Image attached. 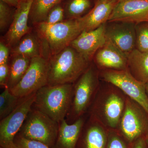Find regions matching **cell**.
<instances>
[{
	"label": "cell",
	"instance_id": "1",
	"mask_svg": "<svg viewBox=\"0 0 148 148\" xmlns=\"http://www.w3.org/2000/svg\"><path fill=\"white\" fill-rule=\"evenodd\" d=\"M106 83L103 86L100 85L87 114L95 118L107 129L117 130L127 96L116 86Z\"/></svg>",
	"mask_w": 148,
	"mask_h": 148
},
{
	"label": "cell",
	"instance_id": "2",
	"mask_svg": "<svg viewBox=\"0 0 148 148\" xmlns=\"http://www.w3.org/2000/svg\"><path fill=\"white\" fill-rule=\"evenodd\" d=\"M47 61L50 85L74 83L91 63L70 46L50 56Z\"/></svg>",
	"mask_w": 148,
	"mask_h": 148
},
{
	"label": "cell",
	"instance_id": "3",
	"mask_svg": "<svg viewBox=\"0 0 148 148\" xmlns=\"http://www.w3.org/2000/svg\"><path fill=\"white\" fill-rule=\"evenodd\" d=\"M96 67L91 63L73 84L71 104L65 119L69 124L86 115L94 101L101 85L99 71Z\"/></svg>",
	"mask_w": 148,
	"mask_h": 148
},
{
	"label": "cell",
	"instance_id": "4",
	"mask_svg": "<svg viewBox=\"0 0 148 148\" xmlns=\"http://www.w3.org/2000/svg\"><path fill=\"white\" fill-rule=\"evenodd\" d=\"M33 26L42 41L47 58L69 46L83 32L78 19L64 20L54 24L42 22Z\"/></svg>",
	"mask_w": 148,
	"mask_h": 148
},
{
	"label": "cell",
	"instance_id": "5",
	"mask_svg": "<svg viewBox=\"0 0 148 148\" xmlns=\"http://www.w3.org/2000/svg\"><path fill=\"white\" fill-rule=\"evenodd\" d=\"M73 84L47 85L36 93L32 107L59 123L66 119L71 100Z\"/></svg>",
	"mask_w": 148,
	"mask_h": 148
},
{
	"label": "cell",
	"instance_id": "6",
	"mask_svg": "<svg viewBox=\"0 0 148 148\" xmlns=\"http://www.w3.org/2000/svg\"><path fill=\"white\" fill-rule=\"evenodd\" d=\"M59 123L32 107L17 134L39 141L52 148L58 136Z\"/></svg>",
	"mask_w": 148,
	"mask_h": 148
},
{
	"label": "cell",
	"instance_id": "7",
	"mask_svg": "<svg viewBox=\"0 0 148 148\" xmlns=\"http://www.w3.org/2000/svg\"><path fill=\"white\" fill-rule=\"evenodd\" d=\"M116 130L131 146L138 139L146 138L148 135V114L142 106L127 96Z\"/></svg>",
	"mask_w": 148,
	"mask_h": 148
},
{
	"label": "cell",
	"instance_id": "8",
	"mask_svg": "<svg viewBox=\"0 0 148 148\" xmlns=\"http://www.w3.org/2000/svg\"><path fill=\"white\" fill-rule=\"evenodd\" d=\"M100 79L119 88L126 96L138 103L148 114V97L145 84L140 82L127 70H105L99 71Z\"/></svg>",
	"mask_w": 148,
	"mask_h": 148
},
{
	"label": "cell",
	"instance_id": "9",
	"mask_svg": "<svg viewBox=\"0 0 148 148\" xmlns=\"http://www.w3.org/2000/svg\"><path fill=\"white\" fill-rule=\"evenodd\" d=\"M47 59L43 56L31 59L29 69L20 81L10 91L19 98H24L36 92L48 85Z\"/></svg>",
	"mask_w": 148,
	"mask_h": 148
},
{
	"label": "cell",
	"instance_id": "10",
	"mask_svg": "<svg viewBox=\"0 0 148 148\" xmlns=\"http://www.w3.org/2000/svg\"><path fill=\"white\" fill-rule=\"evenodd\" d=\"M36 92L20 98L16 108L8 116L0 121V147L11 148L14 137L23 125L32 109Z\"/></svg>",
	"mask_w": 148,
	"mask_h": 148
},
{
	"label": "cell",
	"instance_id": "11",
	"mask_svg": "<svg viewBox=\"0 0 148 148\" xmlns=\"http://www.w3.org/2000/svg\"><path fill=\"white\" fill-rule=\"evenodd\" d=\"M148 22V0H117L108 22Z\"/></svg>",
	"mask_w": 148,
	"mask_h": 148
},
{
	"label": "cell",
	"instance_id": "12",
	"mask_svg": "<svg viewBox=\"0 0 148 148\" xmlns=\"http://www.w3.org/2000/svg\"><path fill=\"white\" fill-rule=\"evenodd\" d=\"M106 25L107 40L126 57L135 49L136 24L125 22H109Z\"/></svg>",
	"mask_w": 148,
	"mask_h": 148
},
{
	"label": "cell",
	"instance_id": "13",
	"mask_svg": "<svg viewBox=\"0 0 148 148\" xmlns=\"http://www.w3.org/2000/svg\"><path fill=\"white\" fill-rule=\"evenodd\" d=\"M33 0H20L16 8L13 21L2 40L10 48L14 46L33 28L28 25L29 14Z\"/></svg>",
	"mask_w": 148,
	"mask_h": 148
},
{
	"label": "cell",
	"instance_id": "14",
	"mask_svg": "<svg viewBox=\"0 0 148 148\" xmlns=\"http://www.w3.org/2000/svg\"><path fill=\"white\" fill-rule=\"evenodd\" d=\"M106 25L104 24L94 30L82 32L71 43L70 46L91 62L96 52L107 42Z\"/></svg>",
	"mask_w": 148,
	"mask_h": 148
},
{
	"label": "cell",
	"instance_id": "15",
	"mask_svg": "<svg viewBox=\"0 0 148 148\" xmlns=\"http://www.w3.org/2000/svg\"><path fill=\"white\" fill-rule=\"evenodd\" d=\"M108 132V129L87 114L76 148H106Z\"/></svg>",
	"mask_w": 148,
	"mask_h": 148
},
{
	"label": "cell",
	"instance_id": "16",
	"mask_svg": "<svg viewBox=\"0 0 148 148\" xmlns=\"http://www.w3.org/2000/svg\"><path fill=\"white\" fill-rule=\"evenodd\" d=\"M93 59L99 71L127 69V57L107 40L105 45L96 52Z\"/></svg>",
	"mask_w": 148,
	"mask_h": 148
},
{
	"label": "cell",
	"instance_id": "17",
	"mask_svg": "<svg viewBox=\"0 0 148 148\" xmlns=\"http://www.w3.org/2000/svg\"><path fill=\"white\" fill-rule=\"evenodd\" d=\"M117 1V0H96L90 12L78 19L83 32L94 30L108 22Z\"/></svg>",
	"mask_w": 148,
	"mask_h": 148
},
{
	"label": "cell",
	"instance_id": "18",
	"mask_svg": "<svg viewBox=\"0 0 148 148\" xmlns=\"http://www.w3.org/2000/svg\"><path fill=\"white\" fill-rule=\"evenodd\" d=\"M86 117L87 114L71 124H69L66 119L58 123V136L52 148H76Z\"/></svg>",
	"mask_w": 148,
	"mask_h": 148
},
{
	"label": "cell",
	"instance_id": "19",
	"mask_svg": "<svg viewBox=\"0 0 148 148\" xmlns=\"http://www.w3.org/2000/svg\"><path fill=\"white\" fill-rule=\"evenodd\" d=\"M22 56L30 58L44 56L42 41L33 28L10 49V56Z\"/></svg>",
	"mask_w": 148,
	"mask_h": 148
},
{
	"label": "cell",
	"instance_id": "20",
	"mask_svg": "<svg viewBox=\"0 0 148 148\" xmlns=\"http://www.w3.org/2000/svg\"><path fill=\"white\" fill-rule=\"evenodd\" d=\"M127 69L136 79L145 84L148 82V51L135 49L128 56Z\"/></svg>",
	"mask_w": 148,
	"mask_h": 148
},
{
	"label": "cell",
	"instance_id": "21",
	"mask_svg": "<svg viewBox=\"0 0 148 148\" xmlns=\"http://www.w3.org/2000/svg\"><path fill=\"white\" fill-rule=\"evenodd\" d=\"M96 0H62L65 20L82 18L90 12Z\"/></svg>",
	"mask_w": 148,
	"mask_h": 148
},
{
	"label": "cell",
	"instance_id": "22",
	"mask_svg": "<svg viewBox=\"0 0 148 148\" xmlns=\"http://www.w3.org/2000/svg\"><path fill=\"white\" fill-rule=\"evenodd\" d=\"M31 59L22 56H10L9 61V76L7 84V88L9 90L20 81L29 69Z\"/></svg>",
	"mask_w": 148,
	"mask_h": 148
},
{
	"label": "cell",
	"instance_id": "23",
	"mask_svg": "<svg viewBox=\"0 0 148 148\" xmlns=\"http://www.w3.org/2000/svg\"><path fill=\"white\" fill-rule=\"evenodd\" d=\"M62 1L33 0L29 14V23L34 26L44 22L49 11Z\"/></svg>",
	"mask_w": 148,
	"mask_h": 148
},
{
	"label": "cell",
	"instance_id": "24",
	"mask_svg": "<svg viewBox=\"0 0 148 148\" xmlns=\"http://www.w3.org/2000/svg\"><path fill=\"white\" fill-rule=\"evenodd\" d=\"M20 98L5 88L0 95V120L8 116L17 107Z\"/></svg>",
	"mask_w": 148,
	"mask_h": 148
},
{
	"label": "cell",
	"instance_id": "25",
	"mask_svg": "<svg viewBox=\"0 0 148 148\" xmlns=\"http://www.w3.org/2000/svg\"><path fill=\"white\" fill-rule=\"evenodd\" d=\"M135 49L141 52L148 51V22L139 23L135 25Z\"/></svg>",
	"mask_w": 148,
	"mask_h": 148
},
{
	"label": "cell",
	"instance_id": "26",
	"mask_svg": "<svg viewBox=\"0 0 148 148\" xmlns=\"http://www.w3.org/2000/svg\"><path fill=\"white\" fill-rule=\"evenodd\" d=\"M16 8L7 4L0 0V30L4 32L10 27L13 21Z\"/></svg>",
	"mask_w": 148,
	"mask_h": 148
},
{
	"label": "cell",
	"instance_id": "27",
	"mask_svg": "<svg viewBox=\"0 0 148 148\" xmlns=\"http://www.w3.org/2000/svg\"><path fill=\"white\" fill-rule=\"evenodd\" d=\"M116 130H108L106 148H132Z\"/></svg>",
	"mask_w": 148,
	"mask_h": 148
},
{
	"label": "cell",
	"instance_id": "28",
	"mask_svg": "<svg viewBox=\"0 0 148 148\" xmlns=\"http://www.w3.org/2000/svg\"><path fill=\"white\" fill-rule=\"evenodd\" d=\"M11 148H50L41 142L27 139L16 134Z\"/></svg>",
	"mask_w": 148,
	"mask_h": 148
},
{
	"label": "cell",
	"instance_id": "29",
	"mask_svg": "<svg viewBox=\"0 0 148 148\" xmlns=\"http://www.w3.org/2000/svg\"><path fill=\"white\" fill-rule=\"evenodd\" d=\"M64 20V9L61 2L54 6L49 11L44 22L48 24H54Z\"/></svg>",
	"mask_w": 148,
	"mask_h": 148
},
{
	"label": "cell",
	"instance_id": "30",
	"mask_svg": "<svg viewBox=\"0 0 148 148\" xmlns=\"http://www.w3.org/2000/svg\"><path fill=\"white\" fill-rule=\"evenodd\" d=\"M10 67L9 63L0 65V86L1 88H7Z\"/></svg>",
	"mask_w": 148,
	"mask_h": 148
},
{
	"label": "cell",
	"instance_id": "31",
	"mask_svg": "<svg viewBox=\"0 0 148 148\" xmlns=\"http://www.w3.org/2000/svg\"><path fill=\"white\" fill-rule=\"evenodd\" d=\"M11 48L1 39L0 42V65L9 63Z\"/></svg>",
	"mask_w": 148,
	"mask_h": 148
},
{
	"label": "cell",
	"instance_id": "32",
	"mask_svg": "<svg viewBox=\"0 0 148 148\" xmlns=\"http://www.w3.org/2000/svg\"><path fill=\"white\" fill-rule=\"evenodd\" d=\"M132 148H147L145 138H141L137 140L133 144Z\"/></svg>",
	"mask_w": 148,
	"mask_h": 148
},
{
	"label": "cell",
	"instance_id": "33",
	"mask_svg": "<svg viewBox=\"0 0 148 148\" xmlns=\"http://www.w3.org/2000/svg\"><path fill=\"white\" fill-rule=\"evenodd\" d=\"M7 4L16 8L19 3L20 0H1Z\"/></svg>",
	"mask_w": 148,
	"mask_h": 148
},
{
	"label": "cell",
	"instance_id": "34",
	"mask_svg": "<svg viewBox=\"0 0 148 148\" xmlns=\"http://www.w3.org/2000/svg\"><path fill=\"white\" fill-rule=\"evenodd\" d=\"M146 91L148 97V82L145 84Z\"/></svg>",
	"mask_w": 148,
	"mask_h": 148
},
{
	"label": "cell",
	"instance_id": "35",
	"mask_svg": "<svg viewBox=\"0 0 148 148\" xmlns=\"http://www.w3.org/2000/svg\"><path fill=\"white\" fill-rule=\"evenodd\" d=\"M145 140L146 143H147V148H148V135L146 137Z\"/></svg>",
	"mask_w": 148,
	"mask_h": 148
},
{
	"label": "cell",
	"instance_id": "36",
	"mask_svg": "<svg viewBox=\"0 0 148 148\" xmlns=\"http://www.w3.org/2000/svg\"><path fill=\"white\" fill-rule=\"evenodd\" d=\"M0 148H3L1 147H0Z\"/></svg>",
	"mask_w": 148,
	"mask_h": 148
}]
</instances>
